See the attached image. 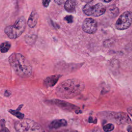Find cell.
<instances>
[{
    "label": "cell",
    "mask_w": 132,
    "mask_h": 132,
    "mask_svg": "<svg viewBox=\"0 0 132 132\" xmlns=\"http://www.w3.org/2000/svg\"><path fill=\"white\" fill-rule=\"evenodd\" d=\"M98 115L103 119L113 121L118 124H130L131 120L128 115L123 112L103 111L100 112Z\"/></svg>",
    "instance_id": "5"
},
{
    "label": "cell",
    "mask_w": 132,
    "mask_h": 132,
    "mask_svg": "<svg viewBox=\"0 0 132 132\" xmlns=\"http://www.w3.org/2000/svg\"><path fill=\"white\" fill-rule=\"evenodd\" d=\"M46 102L48 104L55 105L61 109L68 111H73L76 113H81V111L79 109V108L75 105L71 104L70 103L61 101L58 99H52L50 100L46 101Z\"/></svg>",
    "instance_id": "7"
},
{
    "label": "cell",
    "mask_w": 132,
    "mask_h": 132,
    "mask_svg": "<svg viewBox=\"0 0 132 132\" xmlns=\"http://www.w3.org/2000/svg\"><path fill=\"white\" fill-rule=\"evenodd\" d=\"M75 0H67L65 2L64 4V8L67 11L72 13L75 10Z\"/></svg>",
    "instance_id": "13"
},
{
    "label": "cell",
    "mask_w": 132,
    "mask_h": 132,
    "mask_svg": "<svg viewBox=\"0 0 132 132\" xmlns=\"http://www.w3.org/2000/svg\"><path fill=\"white\" fill-rule=\"evenodd\" d=\"M103 2H105V3H109V2H111V1H112V0H102Z\"/></svg>",
    "instance_id": "28"
},
{
    "label": "cell",
    "mask_w": 132,
    "mask_h": 132,
    "mask_svg": "<svg viewBox=\"0 0 132 132\" xmlns=\"http://www.w3.org/2000/svg\"><path fill=\"white\" fill-rule=\"evenodd\" d=\"M0 125L1 127L0 132H10L9 129L5 126V120L4 119L0 120Z\"/></svg>",
    "instance_id": "17"
},
{
    "label": "cell",
    "mask_w": 132,
    "mask_h": 132,
    "mask_svg": "<svg viewBox=\"0 0 132 132\" xmlns=\"http://www.w3.org/2000/svg\"><path fill=\"white\" fill-rule=\"evenodd\" d=\"M131 13L128 11H125L120 16L116 23L115 27L119 30L126 29L131 25Z\"/></svg>",
    "instance_id": "8"
},
{
    "label": "cell",
    "mask_w": 132,
    "mask_h": 132,
    "mask_svg": "<svg viewBox=\"0 0 132 132\" xmlns=\"http://www.w3.org/2000/svg\"><path fill=\"white\" fill-rule=\"evenodd\" d=\"M23 105H20L18 108L16 109V110H13V109H9L8 111L10 113H11V114H12L13 116L16 117V118H18V119H19L20 120L23 119L24 117V114L22 113H21L20 110L21 109V108L23 107Z\"/></svg>",
    "instance_id": "14"
},
{
    "label": "cell",
    "mask_w": 132,
    "mask_h": 132,
    "mask_svg": "<svg viewBox=\"0 0 132 132\" xmlns=\"http://www.w3.org/2000/svg\"><path fill=\"white\" fill-rule=\"evenodd\" d=\"M67 125V121L65 119H56L52 121L48 124V128L50 129H57Z\"/></svg>",
    "instance_id": "11"
},
{
    "label": "cell",
    "mask_w": 132,
    "mask_h": 132,
    "mask_svg": "<svg viewBox=\"0 0 132 132\" xmlns=\"http://www.w3.org/2000/svg\"><path fill=\"white\" fill-rule=\"evenodd\" d=\"M106 10V7L102 3L94 4L91 2L87 3L82 8L83 12L85 14L93 16H99L103 14Z\"/></svg>",
    "instance_id": "6"
},
{
    "label": "cell",
    "mask_w": 132,
    "mask_h": 132,
    "mask_svg": "<svg viewBox=\"0 0 132 132\" xmlns=\"http://www.w3.org/2000/svg\"><path fill=\"white\" fill-rule=\"evenodd\" d=\"M132 131V129H131V126H128L127 128V131L128 132H131Z\"/></svg>",
    "instance_id": "26"
},
{
    "label": "cell",
    "mask_w": 132,
    "mask_h": 132,
    "mask_svg": "<svg viewBox=\"0 0 132 132\" xmlns=\"http://www.w3.org/2000/svg\"><path fill=\"white\" fill-rule=\"evenodd\" d=\"M70 132H79V131H77V130H72V131H70Z\"/></svg>",
    "instance_id": "29"
},
{
    "label": "cell",
    "mask_w": 132,
    "mask_h": 132,
    "mask_svg": "<svg viewBox=\"0 0 132 132\" xmlns=\"http://www.w3.org/2000/svg\"><path fill=\"white\" fill-rule=\"evenodd\" d=\"M11 47V44L9 42L6 41L2 43L0 45V51L2 53H5L7 52Z\"/></svg>",
    "instance_id": "15"
},
{
    "label": "cell",
    "mask_w": 132,
    "mask_h": 132,
    "mask_svg": "<svg viewBox=\"0 0 132 132\" xmlns=\"http://www.w3.org/2000/svg\"><path fill=\"white\" fill-rule=\"evenodd\" d=\"M93 132H102L101 129L100 128H96L95 129H94V130H93Z\"/></svg>",
    "instance_id": "24"
},
{
    "label": "cell",
    "mask_w": 132,
    "mask_h": 132,
    "mask_svg": "<svg viewBox=\"0 0 132 132\" xmlns=\"http://www.w3.org/2000/svg\"><path fill=\"white\" fill-rule=\"evenodd\" d=\"M11 94V92L9 91V90H6L5 91V93H4V95L6 97H8Z\"/></svg>",
    "instance_id": "21"
},
{
    "label": "cell",
    "mask_w": 132,
    "mask_h": 132,
    "mask_svg": "<svg viewBox=\"0 0 132 132\" xmlns=\"http://www.w3.org/2000/svg\"><path fill=\"white\" fill-rule=\"evenodd\" d=\"M51 2V0H42V4L44 7H47Z\"/></svg>",
    "instance_id": "20"
},
{
    "label": "cell",
    "mask_w": 132,
    "mask_h": 132,
    "mask_svg": "<svg viewBox=\"0 0 132 132\" xmlns=\"http://www.w3.org/2000/svg\"><path fill=\"white\" fill-rule=\"evenodd\" d=\"M82 28L85 32L93 34L96 31L97 29V22L92 18H86L82 23Z\"/></svg>",
    "instance_id": "9"
},
{
    "label": "cell",
    "mask_w": 132,
    "mask_h": 132,
    "mask_svg": "<svg viewBox=\"0 0 132 132\" xmlns=\"http://www.w3.org/2000/svg\"><path fill=\"white\" fill-rule=\"evenodd\" d=\"M14 127L16 132H45L43 128L39 123L29 119L16 121Z\"/></svg>",
    "instance_id": "3"
},
{
    "label": "cell",
    "mask_w": 132,
    "mask_h": 132,
    "mask_svg": "<svg viewBox=\"0 0 132 132\" xmlns=\"http://www.w3.org/2000/svg\"><path fill=\"white\" fill-rule=\"evenodd\" d=\"M26 20L23 16L19 18L15 23L5 27V33L11 39H15L19 37L25 30L26 27Z\"/></svg>",
    "instance_id": "4"
},
{
    "label": "cell",
    "mask_w": 132,
    "mask_h": 132,
    "mask_svg": "<svg viewBox=\"0 0 132 132\" xmlns=\"http://www.w3.org/2000/svg\"><path fill=\"white\" fill-rule=\"evenodd\" d=\"M85 84L80 79L71 78L60 82L56 89V94L62 99H70L79 94L85 89Z\"/></svg>",
    "instance_id": "1"
},
{
    "label": "cell",
    "mask_w": 132,
    "mask_h": 132,
    "mask_svg": "<svg viewBox=\"0 0 132 132\" xmlns=\"http://www.w3.org/2000/svg\"><path fill=\"white\" fill-rule=\"evenodd\" d=\"M114 128V126L112 123H108L103 126V129L105 132H110L113 130Z\"/></svg>",
    "instance_id": "16"
},
{
    "label": "cell",
    "mask_w": 132,
    "mask_h": 132,
    "mask_svg": "<svg viewBox=\"0 0 132 132\" xmlns=\"http://www.w3.org/2000/svg\"><path fill=\"white\" fill-rule=\"evenodd\" d=\"M55 2L58 5H61L63 3L64 0H54Z\"/></svg>",
    "instance_id": "22"
},
{
    "label": "cell",
    "mask_w": 132,
    "mask_h": 132,
    "mask_svg": "<svg viewBox=\"0 0 132 132\" xmlns=\"http://www.w3.org/2000/svg\"><path fill=\"white\" fill-rule=\"evenodd\" d=\"M110 12L111 14V15L116 16L119 13V9L117 7H114L110 9Z\"/></svg>",
    "instance_id": "18"
},
{
    "label": "cell",
    "mask_w": 132,
    "mask_h": 132,
    "mask_svg": "<svg viewBox=\"0 0 132 132\" xmlns=\"http://www.w3.org/2000/svg\"><path fill=\"white\" fill-rule=\"evenodd\" d=\"M64 20L68 23H71L73 21V17L71 15H68L64 17Z\"/></svg>",
    "instance_id": "19"
},
{
    "label": "cell",
    "mask_w": 132,
    "mask_h": 132,
    "mask_svg": "<svg viewBox=\"0 0 132 132\" xmlns=\"http://www.w3.org/2000/svg\"><path fill=\"white\" fill-rule=\"evenodd\" d=\"M131 110H132V109H131V107H129V108H128V109H127V111H128V112H129V114H130V115H131V113H132Z\"/></svg>",
    "instance_id": "25"
},
{
    "label": "cell",
    "mask_w": 132,
    "mask_h": 132,
    "mask_svg": "<svg viewBox=\"0 0 132 132\" xmlns=\"http://www.w3.org/2000/svg\"><path fill=\"white\" fill-rule=\"evenodd\" d=\"M61 76L60 74H55L47 77L43 81V84L46 87H52L55 86Z\"/></svg>",
    "instance_id": "10"
},
{
    "label": "cell",
    "mask_w": 132,
    "mask_h": 132,
    "mask_svg": "<svg viewBox=\"0 0 132 132\" xmlns=\"http://www.w3.org/2000/svg\"><path fill=\"white\" fill-rule=\"evenodd\" d=\"M89 123H96V122H95V120H93V118L92 117H89Z\"/></svg>",
    "instance_id": "23"
},
{
    "label": "cell",
    "mask_w": 132,
    "mask_h": 132,
    "mask_svg": "<svg viewBox=\"0 0 132 132\" xmlns=\"http://www.w3.org/2000/svg\"><path fill=\"white\" fill-rule=\"evenodd\" d=\"M9 62L14 72L22 77H29L32 72V67L27 64L24 56L20 53H14L9 57Z\"/></svg>",
    "instance_id": "2"
},
{
    "label": "cell",
    "mask_w": 132,
    "mask_h": 132,
    "mask_svg": "<svg viewBox=\"0 0 132 132\" xmlns=\"http://www.w3.org/2000/svg\"><path fill=\"white\" fill-rule=\"evenodd\" d=\"M38 19V14L37 12L36 11L33 10L31 12L28 18V20L27 21L28 25L31 28L34 27L37 23Z\"/></svg>",
    "instance_id": "12"
},
{
    "label": "cell",
    "mask_w": 132,
    "mask_h": 132,
    "mask_svg": "<svg viewBox=\"0 0 132 132\" xmlns=\"http://www.w3.org/2000/svg\"><path fill=\"white\" fill-rule=\"evenodd\" d=\"M82 2H85V3H89V2H90L91 1H92L93 0H81Z\"/></svg>",
    "instance_id": "27"
}]
</instances>
